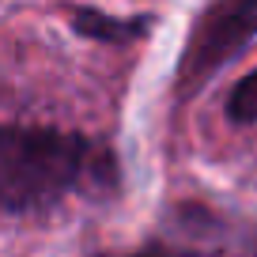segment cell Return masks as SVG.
I'll return each mask as SVG.
<instances>
[{
  "mask_svg": "<svg viewBox=\"0 0 257 257\" xmlns=\"http://www.w3.org/2000/svg\"><path fill=\"white\" fill-rule=\"evenodd\" d=\"M83 159L87 140L76 133L0 125V212H34L61 201Z\"/></svg>",
  "mask_w": 257,
  "mask_h": 257,
  "instance_id": "6da1fadb",
  "label": "cell"
},
{
  "mask_svg": "<svg viewBox=\"0 0 257 257\" xmlns=\"http://www.w3.org/2000/svg\"><path fill=\"white\" fill-rule=\"evenodd\" d=\"M257 34V0H234V4H216L201 16L197 31H193L189 46L182 57V72H178V87L193 91L204 83L216 68H223L242 46Z\"/></svg>",
  "mask_w": 257,
  "mask_h": 257,
  "instance_id": "7a4b0ae2",
  "label": "cell"
},
{
  "mask_svg": "<svg viewBox=\"0 0 257 257\" xmlns=\"http://www.w3.org/2000/svg\"><path fill=\"white\" fill-rule=\"evenodd\" d=\"M76 31L87 34V38L98 42H128V38H140L148 27V19H106L98 12H76Z\"/></svg>",
  "mask_w": 257,
  "mask_h": 257,
  "instance_id": "3957f363",
  "label": "cell"
},
{
  "mask_svg": "<svg viewBox=\"0 0 257 257\" xmlns=\"http://www.w3.org/2000/svg\"><path fill=\"white\" fill-rule=\"evenodd\" d=\"M227 117L238 121V125H249V121H257V72L242 76V80L234 83L231 98H227Z\"/></svg>",
  "mask_w": 257,
  "mask_h": 257,
  "instance_id": "277c9868",
  "label": "cell"
},
{
  "mask_svg": "<svg viewBox=\"0 0 257 257\" xmlns=\"http://www.w3.org/2000/svg\"><path fill=\"white\" fill-rule=\"evenodd\" d=\"M128 257H178V253H170L163 246H148V249H137V253H128Z\"/></svg>",
  "mask_w": 257,
  "mask_h": 257,
  "instance_id": "5b68a950",
  "label": "cell"
}]
</instances>
